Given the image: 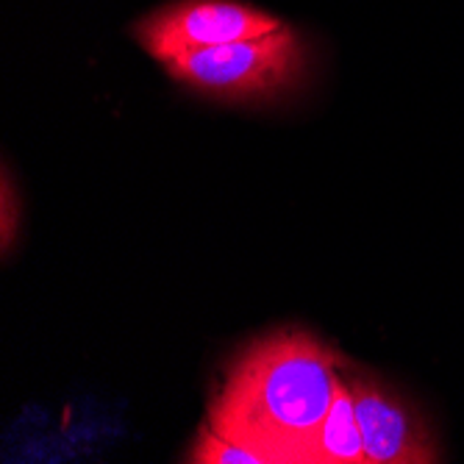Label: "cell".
<instances>
[{"label":"cell","instance_id":"cell-1","mask_svg":"<svg viewBox=\"0 0 464 464\" xmlns=\"http://www.w3.org/2000/svg\"><path fill=\"white\" fill-rule=\"evenodd\" d=\"M340 382V359L304 328L253 343L228 367L208 409V429L265 464H312Z\"/></svg>","mask_w":464,"mask_h":464},{"label":"cell","instance_id":"cell-2","mask_svg":"<svg viewBox=\"0 0 464 464\" xmlns=\"http://www.w3.org/2000/svg\"><path fill=\"white\" fill-rule=\"evenodd\" d=\"M306 64V39L286 23L259 36L189 51L164 62L176 81L223 101L276 98L304 78Z\"/></svg>","mask_w":464,"mask_h":464},{"label":"cell","instance_id":"cell-3","mask_svg":"<svg viewBox=\"0 0 464 464\" xmlns=\"http://www.w3.org/2000/svg\"><path fill=\"white\" fill-rule=\"evenodd\" d=\"M278 25H284L281 17L239 0H176L145 14L134 25V36L153 59L170 62L189 51L276 31Z\"/></svg>","mask_w":464,"mask_h":464},{"label":"cell","instance_id":"cell-4","mask_svg":"<svg viewBox=\"0 0 464 464\" xmlns=\"http://www.w3.org/2000/svg\"><path fill=\"white\" fill-rule=\"evenodd\" d=\"M367 464H431L440 461L437 440L409 401L367 372H348Z\"/></svg>","mask_w":464,"mask_h":464},{"label":"cell","instance_id":"cell-5","mask_svg":"<svg viewBox=\"0 0 464 464\" xmlns=\"http://www.w3.org/2000/svg\"><path fill=\"white\" fill-rule=\"evenodd\" d=\"M312 464H367L353 395L343 372H340V382H336L334 403L323 420Z\"/></svg>","mask_w":464,"mask_h":464},{"label":"cell","instance_id":"cell-6","mask_svg":"<svg viewBox=\"0 0 464 464\" xmlns=\"http://www.w3.org/2000/svg\"><path fill=\"white\" fill-rule=\"evenodd\" d=\"M187 461H195V464H265L256 453H250L242 445H234L231 440L220 437L215 429L200 431V440L189 450Z\"/></svg>","mask_w":464,"mask_h":464},{"label":"cell","instance_id":"cell-7","mask_svg":"<svg viewBox=\"0 0 464 464\" xmlns=\"http://www.w3.org/2000/svg\"><path fill=\"white\" fill-rule=\"evenodd\" d=\"M12 187H9V176L4 173V247H9L12 237H14V228H12V220H14V212H12Z\"/></svg>","mask_w":464,"mask_h":464}]
</instances>
